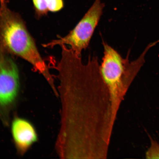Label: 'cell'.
<instances>
[{
    "instance_id": "2",
    "label": "cell",
    "mask_w": 159,
    "mask_h": 159,
    "mask_svg": "<svg viewBox=\"0 0 159 159\" xmlns=\"http://www.w3.org/2000/svg\"><path fill=\"white\" fill-rule=\"evenodd\" d=\"M0 48L28 62L55 88L48 67L24 21L8 7L6 0H0Z\"/></svg>"
},
{
    "instance_id": "3",
    "label": "cell",
    "mask_w": 159,
    "mask_h": 159,
    "mask_svg": "<svg viewBox=\"0 0 159 159\" xmlns=\"http://www.w3.org/2000/svg\"><path fill=\"white\" fill-rule=\"evenodd\" d=\"M158 42L150 43L138 59L130 61V52L124 58L116 50L103 42L104 53L100 65L101 74L117 109L119 110L129 87L143 65L146 53Z\"/></svg>"
},
{
    "instance_id": "8",
    "label": "cell",
    "mask_w": 159,
    "mask_h": 159,
    "mask_svg": "<svg viewBox=\"0 0 159 159\" xmlns=\"http://www.w3.org/2000/svg\"><path fill=\"white\" fill-rule=\"evenodd\" d=\"M150 138L151 145L146 152L147 159H159V143L152 138L148 135Z\"/></svg>"
},
{
    "instance_id": "5",
    "label": "cell",
    "mask_w": 159,
    "mask_h": 159,
    "mask_svg": "<svg viewBox=\"0 0 159 159\" xmlns=\"http://www.w3.org/2000/svg\"><path fill=\"white\" fill-rule=\"evenodd\" d=\"M104 7L101 0H95L83 18L68 34L53 40L43 46L51 48L57 45H67L75 54L81 56L82 51L89 46Z\"/></svg>"
},
{
    "instance_id": "4",
    "label": "cell",
    "mask_w": 159,
    "mask_h": 159,
    "mask_svg": "<svg viewBox=\"0 0 159 159\" xmlns=\"http://www.w3.org/2000/svg\"><path fill=\"white\" fill-rule=\"evenodd\" d=\"M18 67L12 55L0 48V118L8 124L20 90Z\"/></svg>"
},
{
    "instance_id": "6",
    "label": "cell",
    "mask_w": 159,
    "mask_h": 159,
    "mask_svg": "<svg viewBox=\"0 0 159 159\" xmlns=\"http://www.w3.org/2000/svg\"><path fill=\"white\" fill-rule=\"evenodd\" d=\"M12 137L18 153L23 155L37 142L38 135L33 125L25 118L16 117L11 125Z\"/></svg>"
},
{
    "instance_id": "9",
    "label": "cell",
    "mask_w": 159,
    "mask_h": 159,
    "mask_svg": "<svg viewBox=\"0 0 159 159\" xmlns=\"http://www.w3.org/2000/svg\"><path fill=\"white\" fill-rule=\"evenodd\" d=\"M49 12L52 13L60 11L64 7L63 0H48Z\"/></svg>"
},
{
    "instance_id": "7",
    "label": "cell",
    "mask_w": 159,
    "mask_h": 159,
    "mask_svg": "<svg viewBox=\"0 0 159 159\" xmlns=\"http://www.w3.org/2000/svg\"><path fill=\"white\" fill-rule=\"evenodd\" d=\"M35 15L38 18L47 15L49 11L48 0H33Z\"/></svg>"
},
{
    "instance_id": "1",
    "label": "cell",
    "mask_w": 159,
    "mask_h": 159,
    "mask_svg": "<svg viewBox=\"0 0 159 159\" xmlns=\"http://www.w3.org/2000/svg\"><path fill=\"white\" fill-rule=\"evenodd\" d=\"M59 80L61 118L75 128L93 130L99 104L108 92L98 57H89L86 64L81 57L73 59Z\"/></svg>"
}]
</instances>
